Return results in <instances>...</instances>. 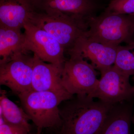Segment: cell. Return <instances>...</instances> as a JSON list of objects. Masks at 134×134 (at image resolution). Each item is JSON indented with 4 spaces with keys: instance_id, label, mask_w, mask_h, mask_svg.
<instances>
[{
    "instance_id": "obj_12",
    "label": "cell",
    "mask_w": 134,
    "mask_h": 134,
    "mask_svg": "<svg viewBox=\"0 0 134 134\" xmlns=\"http://www.w3.org/2000/svg\"><path fill=\"white\" fill-rule=\"evenodd\" d=\"M34 11L32 0H0V24L21 30Z\"/></svg>"
},
{
    "instance_id": "obj_20",
    "label": "cell",
    "mask_w": 134,
    "mask_h": 134,
    "mask_svg": "<svg viewBox=\"0 0 134 134\" xmlns=\"http://www.w3.org/2000/svg\"><path fill=\"white\" fill-rule=\"evenodd\" d=\"M41 134V133H40V132H37V133H34L33 134ZM30 134H31L30 133Z\"/></svg>"
},
{
    "instance_id": "obj_7",
    "label": "cell",
    "mask_w": 134,
    "mask_h": 134,
    "mask_svg": "<svg viewBox=\"0 0 134 134\" xmlns=\"http://www.w3.org/2000/svg\"><path fill=\"white\" fill-rule=\"evenodd\" d=\"M24 29L25 52L33 53L44 62L64 65L65 49L53 36L30 23L25 24Z\"/></svg>"
},
{
    "instance_id": "obj_3",
    "label": "cell",
    "mask_w": 134,
    "mask_h": 134,
    "mask_svg": "<svg viewBox=\"0 0 134 134\" xmlns=\"http://www.w3.org/2000/svg\"><path fill=\"white\" fill-rule=\"evenodd\" d=\"M132 16L105 12L89 20L85 37L107 45L118 47L131 41L134 35V18Z\"/></svg>"
},
{
    "instance_id": "obj_18",
    "label": "cell",
    "mask_w": 134,
    "mask_h": 134,
    "mask_svg": "<svg viewBox=\"0 0 134 134\" xmlns=\"http://www.w3.org/2000/svg\"><path fill=\"white\" fill-rule=\"evenodd\" d=\"M30 134V131L24 127L10 124L6 121L0 125V134Z\"/></svg>"
},
{
    "instance_id": "obj_22",
    "label": "cell",
    "mask_w": 134,
    "mask_h": 134,
    "mask_svg": "<svg viewBox=\"0 0 134 134\" xmlns=\"http://www.w3.org/2000/svg\"><path fill=\"white\" fill-rule=\"evenodd\" d=\"M133 86V88H134V86Z\"/></svg>"
},
{
    "instance_id": "obj_15",
    "label": "cell",
    "mask_w": 134,
    "mask_h": 134,
    "mask_svg": "<svg viewBox=\"0 0 134 134\" xmlns=\"http://www.w3.org/2000/svg\"><path fill=\"white\" fill-rule=\"evenodd\" d=\"M0 116H2L6 122L24 127L30 132L31 127L29 123L30 119L23 108L10 100L7 92L1 90Z\"/></svg>"
},
{
    "instance_id": "obj_1",
    "label": "cell",
    "mask_w": 134,
    "mask_h": 134,
    "mask_svg": "<svg viewBox=\"0 0 134 134\" xmlns=\"http://www.w3.org/2000/svg\"><path fill=\"white\" fill-rule=\"evenodd\" d=\"M61 104L60 134H98L113 105L87 96H76Z\"/></svg>"
},
{
    "instance_id": "obj_19",
    "label": "cell",
    "mask_w": 134,
    "mask_h": 134,
    "mask_svg": "<svg viewBox=\"0 0 134 134\" xmlns=\"http://www.w3.org/2000/svg\"><path fill=\"white\" fill-rule=\"evenodd\" d=\"M132 122H133L134 124V113L133 115H132Z\"/></svg>"
},
{
    "instance_id": "obj_2",
    "label": "cell",
    "mask_w": 134,
    "mask_h": 134,
    "mask_svg": "<svg viewBox=\"0 0 134 134\" xmlns=\"http://www.w3.org/2000/svg\"><path fill=\"white\" fill-rule=\"evenodd\" d=\"M23 109L41 133L43 129L58 131L62 125L59 107L74 96L66 90L38 91L33 90L19 94Z\"/></svg>"
},
{
    "instance_id": "obj_13",
    "label": "cell",
    "mask_w": 134,
    "mask_h": 134,
    "mask_svg": "<svg viewBox=\"0 0 134 134\" xmlns=\"http://www.w3.org/2000/svg\"><path fill=\"white\" fill-rule=\"evenodd\" d=\"M126 102L113 105L98 134H131L132 107Z\"/></svg>"
},
{
    "instance_id": "obj_6",
    "label": "cell",
    "mask_w": 134,
    "mask_h": 134,
    "mask_svg": "<svg viewBox=\"0 0 134 134\" xmlns=\"http://www.w3.org/2000/svg\"><path fill=\"white\" fill-rule=\"evenodd\" d=\"M130 77L114 65L101 73L96 88L87 96L110 105L128 101L134 96Z\"/></svg>"
},
{
    "instance_id": "obj_11",
    "label": "cell",
    "mask_w": 134,
    "mask_h": 134,
    "mask_svg": "<svg viewBox=\"0 0 134 134\" xmlns=\"http://www.w3.org/2000/svg\"><path fill=\"white\" fill-rule=\"evenodd\" d=\"M33 58L32 90L38 91L66 90L61 82L64 65L60 66L44 62L34 54Z\"/></svg>"
},
{
    "instance_id": "obj_4",
    "label": "cell",
    "mask_w": 134,
    "mask_h": 134,
    "mask_svg": "<svg viewBox=\"0 0 134 134\" xmlns=\"http://www.w3.org/2000/svg\"><path fill=\"white\" fill-rule=\"evenodd\" d=\"M29 23L51 34L62 46L65 52L72 48L77 40L88 30L80 22L62 14L34 11Z\"/></svg>"
},
{
    "instance_id": "obj_10",
    "label": "cell",
    "mask_w": 134,
    "mask_h": 134,
    "mask_svg": "<svg viewBox=\"0 0 134 134\" xmlns=\"http://www.w3.org/2000/svg\"><path fill=\"white\" fill-rule=\"evenodd\" d=\"M118 47L93 41L84 34L67 52L69 55H79L85 59L90 60L92 65L101 74L114 65Z\"/></svg>"
},
{
    "instance_id": "obj_16",
    "label": "cell",
    "mask_w": 134,
    "mask_h": 134,
    "mask_svg": "<svg viewBox=\"0 0 134 134\" xmlns=\"http://www.w3.org/2000/svg\"><path fill=\"white\" fill-rule=\"evenodd\" d=\"M114 66L129 76H134V40L118 46Z\"/></svg>"
},
{
    "instance_id": "obj_14",
    "label": "cell",
    "mask_w": 134,
    "mask_h": 134,
    "mask_svg": "<svg viewBox=\"0 0 134 134\" xmlns=\"http://www.w3.org/2000/svg\"><path fill=\"white\" fill-rule=\"evenodd\" d=\"M25 36L21 30L0 24V64L24 50Z\"/></svg>"
},
{
    "instance_id": "obj_17",
    "label": "cell",
    "mask_w": 134,
    "mask_h": 134,
    "mask_svg": "<svg viewBox=\"0 0 134 134\" xmlns=\"http://www.w3.org/2000/svg\"><path fill=\"white\" fill-rule=\"evenodd\" d=\"M105 11L134 16V0H112Z\"/></svg>"
},
{
    "instance_id": "obj_9",
    "label": "cell",
    "mask_w": 134,
    "mask_h": 134,
    "mask_svg": "<svg viewBox=\"0 0 134 134\" xmlns=\"http://www.w3.org/2000/svg\"><path fill=\"white\" fill-rule=\"evenodd\" d=\"M34 11L66 15L88 27L97 5L93 0H32Z\"/></svg>"
},
{
    "instance_id": "obj_8",
    "label": "cell",
    "mask_w": 134,
    "mask_h": 134,
    "mask_svg": "<svg viewBox=\"0 0 134 134\" xmlns=\"http://www.w3.org/2000/svg\"><path fill=\"white\" fill-rule=\"evenodd\" d=\"M31 52H21L0 64V84L17 96L32 90L34 58Z\"/></svg>"
},
{
    "instance_id": "obj_5",
    "label": "cell",
    "mask_w": 134,
    "mask_h": 134,
    "mask_svg": "<svg viewBox=\"0 0 134 134\" xmlns=\"http://www.w3.org/2000/svg\"><path fill=\"white\" fill-rule=\"evenodd\" d=\"M69 55L63 66L62 86L73 96H88L96 88L98 82L96 69L81 56Z\"/></svg>"
},
{
    "instance_id": "obj_21",
    "label": "cell",
    "mask_w": 134,
    "mask_h": 134,
    "mask_svg": "<svg viewBox=\"0 0 134 134\" xmlns=\"http://www.w3.org/2000/svg\"><path fill=\"white\" fill-rule=\"evenodd\" d=\"M55 134H60L59 133H58V132H56V133H55Z\"/></svg>"
}]
</instances>
